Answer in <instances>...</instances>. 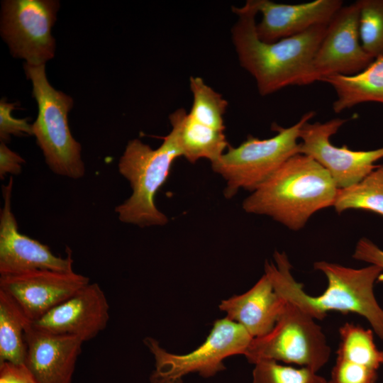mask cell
I'll use <instances>...</instances> for the list:
<instances>
[{"label":"cell","mask_w":383,"mask_h":383,"mask_svg":"<svg viewBox=\"0 0 383 383\" xmlns=\"http://www.w3.org/2000/svg\"><path fill=\"white\" fill-rule=\"evenodd\" d=\"M274 262L265 261V274L274 291L315 320L324 319L330 311L354 313L365 318L373 332L383 340V309L374 292V284L383 270L369 265L355 269L325 260L314 262L316 270L327 279L324 292L317 296L307 294L303 284L292 274V264L284 252L276 250Z\"/></svg>","instance_id":"6da1fadb"},{"label":"cell","mask_w":383,"mask_h":383,"mask_svg":"<svg viewBox=\"0 0 383 383\" xmlns=\"http://www.w3.org/2000/svg\"><path fill=\"white\" fill-rule=\"evenodd\" d=\"M238 20L231 29L239 62L255 79L261 96L272 94L289 86H304L316 82L313 59L328 24L318 25L296 35L274 43L262 41L257 34L255 0L232 7Z\"/></svg>","instance_id":"7a4b0ae2"},{"label":"cell","mask_w":383,"mask_h":383,"mask_svg":"<svg viewBox=\"0 0 383 383\" xmlns=\"http://www.w3.org/2000/svg\"><path fill=\"white\" fill-rule=\"evenodd\" d=\"M338 189L320 164L299 153L251 192L243 201V209L299 231L316 212L333 206Z\"/></svg>","instance_id":"3957f363"},{"label":"cell","mask_w":383,"mask_h":383,"mask_svg":"<svg viewBox=\"0 0 383 383\" xmlns=\"http://www.w3.org/2000/svg\"><path fill=\"white\" fill-rule=\"evenodd\" d=\"M179 157L181 152L170 133L157 149L137 138L128 141L118 165L132 189L131 196L115 209L121 222L140 227L167 223L168 218L157 208L155 196Z\"/></svg>","instance_id":"277c9868"},{"label":"cell","mask_w":383,"mask_h":383,"mask_svg":"<svg viewBox=\"0 0 383 383\" xmlns=\"http://www.w3.org/2000/svg\"><path fill=\"white\" fill-rule=\"evenodd\" d=\"M315 115V111H308L287 128L273 123L272 128L277 133L270 138L249 135L238 147L229 145L226 152L211 162L212 170L226 182L225 197L232 198L240 189L252 192L289 159L299 154L301 128Z\"/></svg>","instance_id":"5b68a950"},{"label":"cell","mask_w":383,"mask_h":383,"mask_svg":"<svg viewBox=\"0 0 383 383\" xmlns=\"http://www.w3.org/2000/svg\"><path fill=\"white\" fill-rule=\"evenodd\" d=\"M23 67L38 107L37 118L32 124L33 135L47 165L56 174L74 179L82 178L85 173L82 148L73 138L67 119L73 106L72 97L50 85L45 65L24 63Z\"/></svg>","instance_id":"8992f818"},{"label":"cell","mask_w":383,"mask_h":383,"mask_svg":"<svg viewBox=\"0 0 383 383\" xmlns=\"http://www.w3.org/2000/svg\"><path fill=\"white\" fill-rule=\"evenodd\" d=\"M244 355L251 364L274 360L318 372L328 362L331 348L316 320L285 300L272 330L264 336L252 338Z\"/></svg>","instance_id":"52a82bcc"},{"label":"cell","mask_w":383,"mask_h":383,"mask_svg":"<svg viewBox=\"0 0 383 383\" xmlns=\"http://www.w3.org/2000/svg\"><path fill=\"white\" fill-rule=\"evenodd\" d=\"M252 338L240 324L226 316L213 323L205 341L184 355L173 354L162 348L152 337L144 343L155 359V370L150 383H183L190 373L208 378L226 369L223 360L232 355L245 354Z\"/></svg>","instance_id":"ba28073f"},{"label":"cell","mask_w":383,"mask_h":383,"mask_svg":"<svg viewBox=\"0 0 383 383\" xmlns=\"http://www.w3.org/2000/svg\"><path fill=\"white\" fill-rule=\"evenodd\" d=\"M60 2L55 0H5L1 2V35L11 55L26 64L40 66L55 55L51 28Z\"/></svg>","instance_id":"9c48e42d"},{"label":"cell","mask_w":383,"mask_h":383,"mask_svg":"<svg viewBox=\"0 0 383 383\" xmlns=\"http://www.w3.org/2000/svg\"><path fill=\"white\" fill-rule=\"evenodd\" d=\"M306 122L300 130L299 153L309 156L331 176L338 189L360 182L383 159V146L370 150H353L346 145L339 148L331 138L346 123L335 118L325 122Z\"/></svg>","instance_id":"30bf717a"},{"label":"cell","mask_w":383,"mask_h":383,"mask_svg":"<svg viewBox=\"0 0 383 383\" xmlns=\"http://www.w3.org/2000/svg\"><path fill=\"white\" fill-rule=\"evenodd\" d=\"M374 60L364 50L359 35V4L343 6L328 23L313 59L316 82L333 76H350Z\"/></svg>","instance_id":"8fae6325"},{"label":"cell","mask_w":383,"mask_h":383,"mask_svg":"<svg viewBox=\"0 0 383 383\" xmlns=\"http://www.w3.org/2000/svg\"><path fill=\"white\" fill-rule=\"evenodd\" d=\"M90 283L74 272L48 270L0 276V289L16 302L27 319L35 321Z\"/></svg>","instance_id":"7c38bea8"},{"label":"cell","mask_w":383,"mask_h":383,"mask_svg":"<svg viewBox=\"0 0 383 383\" xmlns=\"http://www.w3.org/2000/svg\"><path fill=\"white\" fill-rule=\"evenodd\" d=\"M13 179L2 187L4 206L0 213V276L48 270L72 272L70 251L64 258L54 255L50 248L21 233L11 206Z\"/></svg>","instance_id":"4fadbf2b"},{"label":"cell","mask_w":383,"mask_h":383,"mask_svg":"<svg viewBox=\"0 0 383 383\" xmlns=\"http://www.w3.org/2000/svg\"><path fill=\"white\" fill-rule=\"evenodd\" d=\"M109 304L97 283H89L38 320L37 328L52 333L75 336L84 343L94 338L107 326Z\"/></svg>","instance_id":"5bb4252c"},{"label":"cell","mask_w":383,"mask_h":383,"mask_svg":"<svg viewBox=\"0 0 383 383\" xmlns=\"http://www.w3.org/2000/svg\"><path fill=\"white\" fill-rule=\"evenodd\" d=\"M25 339L24 366L37 383H72L82 340L40 330L31 321L26 328Z\"/></svg>","instance_id":"9a60e30c"},{"label":"cell","mask_w":383,"mask_h":383,"mask_svg":"<svg viewBox=\"0 0 383 383\" xmlns=\"http://www.w3.org/2000/svg\"><path fill=\"white\" fill-rule=\"evenodd\" d=\"M262 19L257 23V34L265 43L302 33L318 25L328 24L343 6L341 0H315L296 4L255 0Z\"/></svg>","instance_id":"2e32d148"},{"label":"cell","mask_w":383,"mask_h":383,"mask_svg":"<svg viewBox=\"0 0 383 383\" xmlns=\"http://www.w3.org/2000/svg\"><path fill=\"white\" fill-rule=\"evenodd\" d=\"M284 305L285 300L274 291L269 277L264 274L248 291L221 301L218 308L254 338L272 330Z\"/></svg>","instance_id":"e0dca14e"},{"label":"cell","mask_w":383,"mask_h":383,"mask_svg":"<svg viewBox=\"0 0 383 383\" xmlns=\"http://www.w3.org/2000/svg\"><path fill=\"white\" fill-rule=\"evenodd\" d=\"M169 120L172 126L170 134L179 149L182 157L191 163L201 158L213 162L230 145L224 131L194 121L184 109H178L172 113Z\"/></svg>","instance_id":"ac0fdd59"},{"label":"cell","mask_w":383,"mask_h":383,"mask_svg":"<svg viewBox=\"0 0 383 383\" xmlns=\"http://www.w3.org/2000/svg\"><path fill=\"white\" fill-rule=\"evenodd\" d=\"M321 82L330 84L336 94L333 104L336 113L366 102L383 104V57L354 75H333Z\"/></svg>","instance_id":"d6986e66"},{"label":"cell","mask_w":383,"mask_h":383,"mask_svg":"<svg viewBox=\"0 0 383 383\" xmlns=\"http://www.w3.org/2000/svg\"><path fill=\"white\" fill-rule=\"evenodd\" d=\"M29 322L11 296L0 289V365H24L25 331Z\"/></svg>","instance_id":"ffe728a7"},{"label":"cell","mask_w":383,"mask_h":383,"mask_svg":"<svg viewBox=\"0 0 383 383\" xmlns=\"http://www.w3.org/2000/svg\"><path fill=\"white\" fill-rule=\"evenodd\" d=\"M333 207L338 213L357 209L383 216V164L356 184L338 189Z\"/></svg>","instance_id":"44dd1931"},{"label":"cell","mask_w":383,"mask_h":383,"mask_svg":"<svg viewBox=\"0 0 383 383\" xmlns=\"http://www.w3.org/2000/svg\"><path fill=\"white\" fill-rule=\"evenodd\" d=\"M337 357L377 370L383 365V350H379L371 329L350 322L339 328Z\"/></svg>","instance_id":"7402d4cb"},{"label":"cell","mask_w":383,"mask_h":383,"mask_svg":"<svg viewBox=\"0 0 383 383\" xmlns=\"http://www.w3.org/2000/svg\"><path fill=\"white\" fill-rule=\"evenodd\" d=\"M189 86L193 94L192 106L188 113L190 117L203 125L224 131L227 101L200 77H190Z\"/></svg>","instance_id":"603a6c76"},{"label":"cell","mask_w":383,"mask_h":383,"mask_svg":"<svg viewBox=\"0 0 383 383\" xmlns=\"http://www.w3.org/2000/svg\"><path fill=\"white\" fill-rule=\"evenodd\" d=\"M357 1L362 46L373 60L383 57V0Z\"/></svg>","instance_id":"cb8c5ba5"},{"label":"cell","mask_w":383,"mask_h":383,"mask_svg":"<svg viewBox=\"0 0 383 383\" xmlns=\"http://www.w3.org/2000/svg\"><path fill=\"white\" fill-rule=\"evenodd\" d=\"M252 370V383H327L318 372L283 365L274 360H260Z\"/></svg>","instance_id":"d4e9b609"},{"label":"cell","mask_w":383,"mask_h":383,"mask_svg":"<svg viewBox=\"0 0 383 383\" xmlns=\"http://www.w3.org/2000/svg\"><path fill=\"white\" fill-rule=\"evenodd\" d=\"M377 370L336 357L327 383H376Z\"/></svg>","instance_id":"484cf974"},{"label":"cell","mask_w":383,"mask_h":383,"mask_svg":"<svg viewBox=\"0 0 383 383\" xmlns=\"http://www.w3.org/2000/svg\"><path fill=\"white\" fill-rule=\"evenodd\" d=\"M16 104L7 103L5 99L0 101V139L2 142L9 141L11 135H30L33 134L32 124L28 118L18 119L11 116Z\"/></svg>","instance_id":"4316f807"},{"label":"cell","mask_w":383,"mask_h":383,"mask_svg":"<svg viewBox=\"0 0 383 383\" xmlns=\"http://www.w3.org/2000/svg\"><path fill=\"white\" fill-rule=\"evenodd\" d=\"M353 257L378 266L383 270V250L367 238L363 237L357 241Z\"/></svg>","instance_id":"83f0119b"},{"label":"cell","mask_w":383,"mask_h":383,"mask_svg":"<svg viewBox=\"0 0 383 383\" xmlns=\"http://www.w3.org/2000/svg\"><path fill=\"white\" fill-rule=\"evenodd\" d=\"M25 160L9 148L4 142L0 143V178L4 179L8 174L18 175L21 172Z\"/></svg>","instance_id":"f1b7e54d"},{"label":"cell","mask_w":383,"mask_h":383,"mask_svg":"<svg viewBox=\"0 0 383 383\" xmlns=\"http://www.w3.org/2000/svg\"><path fill=\"white\" fill-rule=\"evenodd\" d=\"M0 383H37L24 365H0Z\"/></svg>","instance_id":"f546056e"},{"label":"cell","mask_w":383,"mask_h":383,"mask_svg":"<svg viewBox=\"0 0 383 383\" xmlns=\"http://www.w3.org/2000/svg\"><path fill=\"white\" fill-rule=\"evenodd\" d=\"M379 279L383 282V274H382Z\"/></svg>","instance_id":"4dcf8cb0"}]
</instances>
